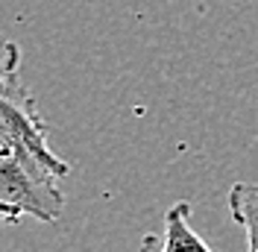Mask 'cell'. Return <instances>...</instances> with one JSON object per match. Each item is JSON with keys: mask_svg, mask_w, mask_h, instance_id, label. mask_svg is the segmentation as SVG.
I'll list each match as a JSON object with an SVG mask.
<instances>
[{"mask_svg": "<svg viewBox=\"0 0 258 252\" xmlns=\"http://www.w3.org/2000/svg\"><path fill=\"white\" fill-rule=\"evenodd\" d=\"M71 173L47 144V126L30 91L0 94V217H35L53 223L62 217L64 197L59 179Z\"/></svg>", "mask_w": 258, "mask_h": 252, "instance_id": "1", "label": "cell"}, {"mask_svg": "<svg viewBox=\"0 0 258 252\" xmlns=\"http://www.w3.org/2000/svg\"><path fill=\"white\" fill-rule=\"evenodd\" d=\"M161 246L164 252H211L191 226V203H176L167 208Z\"/></svg>", "mask_w": 258, "mask_h": 252, "instance_id": "2", "label": "cell"}, {"mask_svg": "<svg viewBox=\"0 0 258 252\" xmlns=\"http://www.w3.org/2000/svg\"><path fill=\"white\" fill-rule=\"evenodd\" d=\"M229 211L243 229L249 252H258V182H235L229 188Z\"/></svg>", "mask_w": 258, "mask_h": 252, "instance_id": "3", "label": "cell"}, {"mask_svg": "<svg viewBox=\"0 0 258 252\" xmlns=\"http://www.w3.org/2000/svg\"><path fill=\"white\" fill-rule=\"evenodd\" d=\"M18 71H21V50H18L15 41H9L0 32V94H9V91L21 88Z\"/></svg>", "mask_w": 258, "mask_h": 252, "instance_id": "4", "label": "cell"}, {"mask_svg": "<svg viewBox=\"0 0 258 252\" xmlns=\"http://www.w3.org/2000/svg\"><path fill=\"white\" fill-rule=\"evenodd\" d=\"M138 252H164V246H161V237L159 235H144V237H141V246H138Z\"/></svg>", "mask_w": 258, "mask_h": 252, "instance_id": "5", "label": "cell"}]
</instances>
